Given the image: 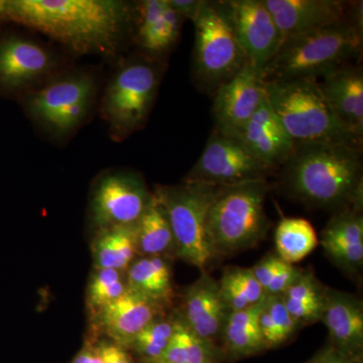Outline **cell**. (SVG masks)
<instances>
[{"label":"cell","instance_id":"74e56055","mask_svg":"<svg viewBox=\"0 0 363 363\" xmlns=\"http://www.w3.org/2000/svg\"><path fill=\"white\" fill-rule=\"evenodd\" d=\"M309 363H357V360L344 357L329 344L323 350L320 351Z\"/></svg>","mask_w":363,"mask_h":363},{"label":"cell","instance_id":"f546056e","mask_svg":"<svg viewBox=\"0 0 363 363\" xmlns=\"http://www.w3.org/2000/svg\"><path fill=\"white\" fill-rule=\"evenodd\" d=\"M186 363H218L216 346L196 336L178 316Z\"/></svg>","mask_w":363,"mask_h":363},{"label":"cell","instance_id":"8992f818","mask_svg":"<svg viewBox=\"0 0 363 363\" xmlns=\"http://www.w3.org/2000/svg\"><path fill=\"white\" fill-rule=\"evenodd\" d=\"M164 66L157 58L140 55L126 60L109 81L100 114L117 142L142 130L161 84Z\"/></svg>","mask_w":363,"mask_h":363},{"label":"cell","instance_id":"ac0fdd59","mask_svg":"<svg viewBox=\"0 0 363 363\" xmlns=\"http://www.w3.org/2000/svg\"><path fill=\"white\" fill-rule=\"evenodd\" d=\"M318 242L334 266L350 278H359L363 267L362 209L350 208L334 213Z\"/></svg>","mask_w":363,"mask_h":363},{"label":"cell","instance_id":"e575fe53","mask_svg":"<svg viewBox=\"0 0 363 363\" xmlns=\"http://www.w3.org/2000/svg\"><path fill=\"white\" fill-rule=\"evenodd\" d=\"M281 260V259H279L278 255L269 253L264 259H260L255 267L250 269L253 276L255 277L259 285L264 289V293H266L272 279L274 278V272L278 269Z\"/></svg>","mask_w":363,"mask_h":363},{"label":"cell","instance_id":"44dd1931","mask_svg":"<svg viewBox=\"0 0 363 363\" xmlns=\"http://www.w3.org/2000/svg\"><path fill=\"white\" fill-rule=\"evenodd\" d=\"M324 97L339 121L363 138V71L359 64H346L319 81Z\"/></svg>","mask_w":363,"mask_h":363},{"label":"cell","instance_id":"f35d334b","mask_svg":"<svg viewBox=\"0 0 363 363\" xmlns=\"http://www.w3.org/2000/svg\"><path fill=\"white\" fill-rule=\"evenodd\" d=\"M71 363H102L96 344L92 342L86 344Z\"/></svg>","mask_w":363,"mask_h":363},{"label":"cell","instance_id":"f1b7e54d","mask_svg":"<svg viewBox=\"0 0 363 363\" xmlns=\"http://www.w3.org/2000/svg\"><path fill=\"white\" fill-rule=\"evenodd\" d=\"M126 291L123 272L111 269H94L87 286V306L91 316L111 304Z\"/></svg>","mask_w":363,"mask_h":363},{"label":"cell","instance_id":"9a60e30c","mask_svg":"<svg viewBox=\"0 0 363 363\" xmlns=\"http://www.w3.org/2000/svg\"><path fill=\"white\" fill-rule=\"evenodd\" d=\"M164 309L162 305L126 288L121 297L102 308L92 320L98 331L108 340L128 350L145 327L164 316Z\"/></svg>","mask_w":363,"mask_h":363},{"label":"cell","instance_id":"836d02e7","mask_svg":"<svg viewBox=\"0 0 363 363\" xmlns=\"http://www.w3.org/2000/svg\"><path fill=\"white\" fill-rule=\"evenodd\" d=\"M234 277L236 281L240 284L241 290L245 293L250 304L253 306L257 303L262 302L266 298L267 294L264 293V289L259 285L255 277L253 276L250 269L245 267H231Z\"/></svg>","mask_w":363,"mask_h":363},{"label":"cell","instance_id":"ba28073f","mask_svg":"<svg viewBox=\"0 0 363 363\" xmlns=\"http://www.w3.org/2000/svg\"><path fill=\"white\" fill-rule=\"evenodd\" d=\"M193 77L201 89L214 95L248 63L218 1H205L194 21Z\"/></svg>","mask_w":363,"mask_h":363},{"label":"cell","instance_id":"2e32d148","mask_svg":"<svg viewBox=\"0 0 363 363\" xmlns=\"http://www.w3.org/2000/svg\"><path fill=\"white\" fill-rule=\"evenodd\" d=\"M284 40L348 20L350 2L341 0H264Z\"/></svg>","mask_w":363,"mask_h":363},{"label":"cell","instance_id":"8fae6325","mask_svg":"<svg viewBox=\"0 0 363 363\" xmlns=\"http://www.w3.org/2000/svg\"><path fill=\"white\" fill-rule=\"evenodd\" d=\"M271 173L240 140L214 130L183 182L230 186L267 178Z\"/></svg>","mask_w":363,"mask_h":363},{"label":"cell","instance_id":"4dcf8cb0","mask_svg":"<svg viewBox=\"0 0 363 363\" xmlns=\"http://www.w3.org/2000/svg\"><path fill=\"white\" fill-rule=\"evenodd\" d=\"M266 307L278 333L279 343H285L300 327L286 309L283 295H267Z\"/></svg>","mask_w":363,"mask_h":363},{"label":"cell","instance_id":"7a4b0ae2","mask_svg":"<svg viewBox=\"0 0 363 363\" xmlns=\"http://www.w3.org/2000/svg\"><path fill=\"white\" fill-rule=\"evenodd\" d=\"M279 172V187L310 209H362V149L339 143L296 145Z\"/></svg>","mask_w":363,"mask_h":363},{"label":"cell","instance_id":"5bb4252c","mask_svg":"<svg viewBox=\"0 0 363 363\" xmlns=\"http://www.w3.org/2000/svg\"><path fill=\"white\" fill-rule=\"evenodd\" d=\"M266 98L262 73L248 62L233 79L213 95L215 130L236 136Z\"/></svg>","mask_w":363,"mask_h":363},{"label":"cell","instance_id":"7402d4cb","mask_svg":"<svg viewBox=\"0 0 363 363\" xmlns=\"http://www.w3.org/2000/svg\"><path fill=\"white\" fill-rule=\"evenodd\" d=\"M135 13L136 40L145 55L157 59L169 51L180 37L184 18L168 0H145Z\"/></svg>","mask_w":363,"mask_h":363},{"label":"cell","instance_id":"1f68e13d","mask_svg":"<svg viewBox=\"0 0 363 363\" xmlns=\"http://www.w3.org/2000/svg\"><path fill=\"white\" fill-rule=\"evenodd\" d=\"M222 300L229 312H238L252 307L245 293L241 290L240 284L234 277L231 267H226L218 281Z\"/></svg>","mask_w":363,"mask_h":363},{"label":"cell","instance_id":"52a82bcc","mask_svg":"<svg viewBox=\"0 0 363 363\" xmlns=\"http://www.w3.org/2000/svg\"><path fill=\"white\" fill-rule=\"evenodd\" d=\"M220 187L182 182L179 185H157L152 192L168 216L176 257L201 272L211 259L206 238L208 211Z\"/></svg>","mask_w":363,"mask_h":363},{"label":"cell","instance_id":"6da1fadb","mask_svg":"<svg viewBox=\"0 0 363 363\" xmlns=\"http://www.w3.org/2000/svg\"><path fill=\"white\" fill-rule=\"evenodd\" d=\"M135 11L118 0H0V21L47 35L80 54L112 56Z\"/></svg>","mask_w":363,"mask_h":363},{"label":"cell","instance_id":"d6a6232c","mask_svg":"<svg viewBox=\"0 0 363 363\" xmlns=\"http://www.w3.org/2000/svg\"><path fill=\"white\" fill-rule=\"evenodd\" d=\"M303 271L304 269H298L295 264H288L281 259L274 278L267 286V295H283L297 281Z\"/></svg>","mask_w":363,"mask_h":363},{"label":"cell","instance_id":"277c9868","mask_svg":"<svg viewBox=\"0 0 363 363\" xmlns=\"http://www.w3.org/2000/svg\"><path fill=\"white\" fill-rule=\"evenodd\" d=\"M266 98L296 145L339 143L362 149V140L348 130L324 97L319 79L264 82Z\"/></svg>","mask_w":363,"mask_h":363},{"label":"cell","instance_id":"8d00e7d4","mask_svg":"<svg viewBox=\"0 0 363 363\" xmlns=\"http://www.w3.org/2000/svg\"><path fill=\"white\" fill-rule=\"evenodd\" d=\"M169 6L184 20H190L193 23L204 6L205 0H168Z\"/></svg>","mask_w":363,"mask_h":363},{"label":"cell","instance_id":"d6986e66","mask_svg":"<svg viewBox=\"0 0 363 363\" xmlns=\"http://www.w3.org/2000/svg\"><path fill=\"white\" fill-rule=\"evenodd\" d=\"M234 138L272 173L285 164L295 149V143L284 130L267 98Z\"/></svg>","mask_w":363,"mask_h":363},{"label":"cell","instance_id":"3957f363","mask_svg":"<svg viewBox=\"0 0 363 363\" xmlns=\"http://www.w3.org/2000/svg\"><path fill=\"white\" fill-rule=\"evenodd\" d=\"M362 52V4L357 2L348 20L284 40L262 72V79L264 82H271L322 78L353 63Z\"/></svg>","mask_w":363,"mask_h":363},{"label":"cell","instance_id":"ffe728a7","mask_svg":"<svg viewBox=\"0 0 363 363\" xmlns=\"http://www.w3.org/2000/svg\"><path fill=\"white\" fill-rule=\"evenodd\" d=\"M322 322L330 336V345L350 359H359L363 348V306L351 294L325 288Z\"/></svg>","mask_w":363,"mask_h":363},{"label":"cell","instance_id":"484cf974","mask_svg":"<svg viewBox=\"0 0 363 363\" xmlns=\"http://www.w3.org/2000/svg\"><path fill=\"white\" fill-rule=\"evenodd\" d=\"M138 255L140 257H164L169 253L175 255V240L168 216L154 194L150 204L138 221Z\"/></svg>","mask_w":363,"mask_h":363},{"label":"cell","instance_id":"603a6c76","mask_svg":"<svg viewBox=\"0 0 363 363\" xmlns=\"http://www.w3.org/2000/svg\"><path fill=\"white\" fill-rule=\"evenodd\" d=\"M267 297L252 307L227 315L221 336L224 353L229 360L253 357L267 350L259 327V316Z\"/></svg>","mask_w":363,"mask_h":363},{"label":"cell","instance_id":"30bf717a","mask_svg":"<svg viewBox=\"0 0 363 363\" xmlns=\"http://www.w3.org/2000/svg\"><path fill=\"white\" fill-rule=\"evenodd\" d=\"M150 192L140 174L123 169L98 177L91 191L89 218L96 230L135 224L150 204Z\"/></svg>","mask_w":363,"mask_h":363},{"label":"cell","instance_id":"4316f807","mask_svg":"<svg viewBox=\"0 0 363 363\" xmlns=\"http://www.w3.org/2000/svg\"><path fill=\"white\" fill-rule=\"evenodd\" d=\"M314 227L304 218H283L274 233V245L279 259L288 264L304 259L317 247Z\"/></svg>","mask_w":363,"mask_h":363},{"label":"cell","instance_id":"e0dca14e","mask_svg":"<svg viewBox=\"0 0 363 363\" xmlns=\"http://www.w3.org/2000/svg\"><path fill=\"white\" fill-rule=\"evenodd\" d=\"M228 313L218 281L205 269L184 292L179 317L196 336L215 345Z\"/></svg>","mask_w":363,"mask_h":363},{"label":"cell","instance_id":"83f0119b","mask_svg":"<svg viewBox=\"0 0 363 363\" xmlns=\"http://www.w3.org/2000/svg\"><path fill=\"white\" fill-rule=\"evenodd\" d=\"M177 317L162 316L150 323L135 338L130 351L142 363H152L161 357L176 331Z\"/></svg>","mask_w":363,"mask_h":363},{"label":"cell","instance_id":"cb8c5ba5","mask_svg":"<svg viewBox=\"0 0 363 363\" xmlns=\"http://www.w3.org/2000/svg\"><path fill=\"white\" fill-rule=\"evenodd\" d=\"M94 269L128 271L138 255L136 223L96 230L92 241Z\"/></svg>","mask_w":363,"mask_h":363},{"label":"cell","instance_id":"4fadbf2b","mask_svg":"<svg viewBox=\"0 0 363 363\" xmlns=\"http://www.w3.org/2000/svg\"><path fill=\"white\" fill-rule=\"evenodd\" d=\"M49 49L32 39L9 33L0 38V93L16 94L37 84L56 68Z\"/></svg>","mask_w":363,"mask_h":363},{"label":"cell","instance_id":"9c48e42d","mask_svg":"<svg viewBox=\"0 0 363 363\" xmlns=\"http://www.w3.org/2000/svg\"><path fill=\"white\" fill-rule=\"evenodd\" d=\"M96 95V82L87 72L67 73L23 99L28 117L55 136L74 133L88 116Z\"/></svg>","mask_w":363,"mask_h":363},{"label":"cell","instance_id":"d4e9b609","mask_svg":"<svg viewBox=\"0 0 363 363\" xmlns=\"http://www.w3.org/2000/svg\"><path fill=\"white\" fill-rule=\"evenodd\" d=\"M126 288L166 308L174 292L171 267L164 257L135 259L125 272Z\"/></svg>","mask_w":363,"mask_h":363},{"label":"cell","instance_id":"d590c367","mask_svg":"<svg viewBox=\"0 0 363 363\" xmlns=\"http://www.w3.org/2000/svg\"><path fill=\"white\" fill-rule=\"evenodd\" d=\"M102 363H135L130 350L111 340L96 343Z\"/></svg>","mask_w":363,"mask_h":363},{"label":"cell","instance_id":"5b68a950","mask_svg":"<svg viewBox=\"0 0 363 363\" xmlns=\"http://www.w3.org/2000/svg\"><path fill=\"white\" fill-rule=\"evenodd\" d=\"M269 190L267 178L221 186L207 215L211 259L245 252L266 238L271 224L264 209Z\"/></svg>","mask_w":363,"mask_h":363},{"label":"cell","instance_id":"7c38bea8","mask_svg":"<svg viewBox=\"0 0 363 363\" xmlns=\"http://www.w3.org/2000/svg\"><path fill=\"white\" fill-rule=\"evenodd\" d=\"M218 4L248 62L262 73L283 43L264 0H225Z\"/></svg>","mask_w":363,"mask_h":363}]
</instances>
